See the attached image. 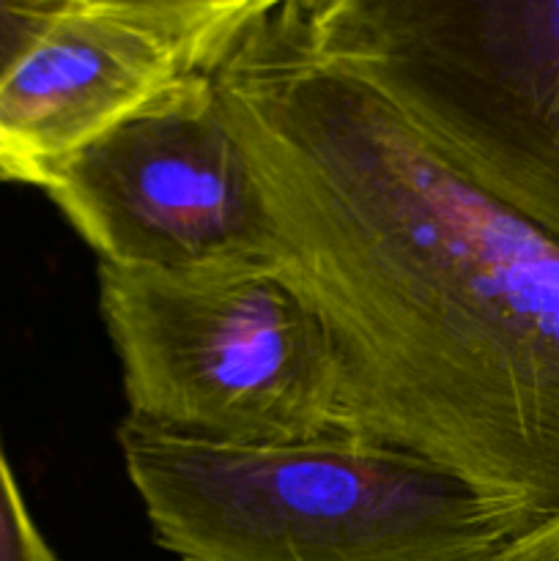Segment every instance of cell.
I'll use <instances>...</instances> for the list:
<instances>
[{
	"label": "cell",
	"mask_w": 559,
	"mask_h": 561,
	"mask_svg": "<svg viewBox=\"0 0 559 561\" xmlns=\"http://www.w3.org/2000/svg\"><path fill=\"white\" fill-rule=\"evenodd\" d=\"M269 0H64L0 88V179L55 170L168 91L214 77Z\"/></svg>",
	"instance_id": "6"
},
{
	"label": "cell",
	"mask_w": 559,
	"mask_h": 561,
	"mask_svg": "<svg viewBox=\"0 0 559 561\" xmlns=\"http://www.w3.org/2000/svg\"><path fill=\"white\" fill-rule=\"evenodd\" d=\"M60 9H64V0L0 3V88L36 47Z\"/></svg>",
	"instance_id": "8"
},
{
	"label": "cell",
	"mask_w": 559,
	"mask_h": 561,
	"mask_svg": "<svg viewBox=\"0 0 559 561\" xmlns=\"http://www.w3.org/2000/svg\"><path fill=\"white\" fill-rule=\"evenodd\" d=\"M318 312L340 431L417 455L521 535L559 513V244L460 179L269 0L214 77Z\"/></svg>",
	"instance_id": "1"
},
{
	"label": "cell",
	"mask_w": 559,
	"mask_h": 561,
	"mask_svg": "<svg viewBox=\"0 0 559 561\" xmlns=\"http://www.w3.org/2000/svg\"><path fill=\"white\" fill-rule=\"evenodd\" d=\"M491 561H559V513L510 540Z\"/></svg>",
	"instance_id": "9"
},
{
	"label": "cell",
	"mask_w": 559,
	"mask_h": 561,
	"mask_svg": "<svg viewBox=\"0 0 559 561\" xmlns=\"http://www.w3.org/2000/svg\"><path fill=\"white\" fill-rule=\"evenodd\" d=\"M0 561H58L25 507L0 444Z\"/></svg>",
	"instance_id": "7"
},
{
	"label": "cell",
	"mask_w": 559,
	"mask_h": 561,
	"mask_svg": "<svg viewBox=\"0 0 559 561\" xmlns=\"http://www.w3.org/2000/svg\"><path fill=\"white\" fill-rule=\"evenodd\" d=\"M118 447L179 561H491L521 535L460 477L343 431L217 444L124 416Z\"/></svg>",
	"instance_id": "2"
},
{
	"label": "cell",
	"mask_w": 559,
	"mask_h": 561,
	"mask_svg": "<svg viewBox=\"0 0 559 561\" xmlns=\"http://www.w3.org/2000/svg\"><path fill=\"white\" fill-rule=\"evenodd\" d=\"M96 277L126 420L217 444L340 431L332 337L272 263L190 272L99 263Z\"/></svg>",
	"instance_id": "4"
},
{
	"label": "cell",
	"mask_w": 559,
	"mask_h": 561,
	"mask_svg": "<svg viewBox=\"0 0 559 561\" xmlns=\"http://www.w3.org/2000/svg\"><path fill=\"white\" fill-rule=\"evenodd\" d=\"M214 77L168 91L55 170L44 192L99 263H272L274 225Z\"/></svg>",
	"instance_id": "5"
},
{
	"label": "cell",
	"mask_w": 559,
	"mask_h": 561,
	"mask_svg": "<svg viewBox=\"0 0 559 561\" xmlns=\"http://www.w3.org/2000/svg\"><path fill=\"white\" fill-rule=\"evenodd\" d=\"M312 47L559 244V0H290Z\"/></svg>",
	"instance_id": "3"
}]
</instances>
